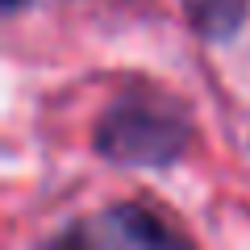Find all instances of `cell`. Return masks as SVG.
Instances as JSON below:
<instances>
[{"label":"cell","mask_w":250,"mask_h":250,"mask_svg":"<svg viewBox=\"0 0 250 250\" xmlns=\"http://www.w3.org/2000/svg\"><path fill=\"white\" fill-rule=\"evenodd\" d=\"M25 4H29V0H4V9H9V13H21Z\"/></svg>","instance_id":"277c9868"},{"label":"cell","mask_w":250,"mask_h":250,"mask_svg":"<svg viewBox=\"0 0 250 250\" xmlns=\"http://www.w3.org/2000/svg\"><path fill=\"white\" fill-rule=\"evenodd\" d=\"M59 242L80 250H121V246H175L184 238L142 205H113L104 213L88 217L83 225L67 229Z\"/></svg>","instance_id":"7a4b0ae2"},{"label":"cell","mask_w":250,"mask_h":250,"mask_svg":"<svg viewBox=\"0 0 250 250\" xmlns=\"http://www.w3.org/2000/svg\"><path fill=\"white\" fill-rule=\"evenodd\" d=\"M96 154L121 167H171L192 142L184 104L154 88H134L96 121Z\"/></svg>","instance_id":"6da1fadb"},{"label":"cell","mask_w":250,"mask_h":250,"mask_svg":"<svg viewBox=\"0 0 250 250\" xmlns=\"http://www.w3.org/2000/svg\"><path fill=\"white\" fill-rule=\"evenodd\" d=\"M188 21L200 38L208 42H225L233 38L242 25H246V13H250V0H184Z\"/></svg>","instance_id":"3957f363"}]
</instances>
